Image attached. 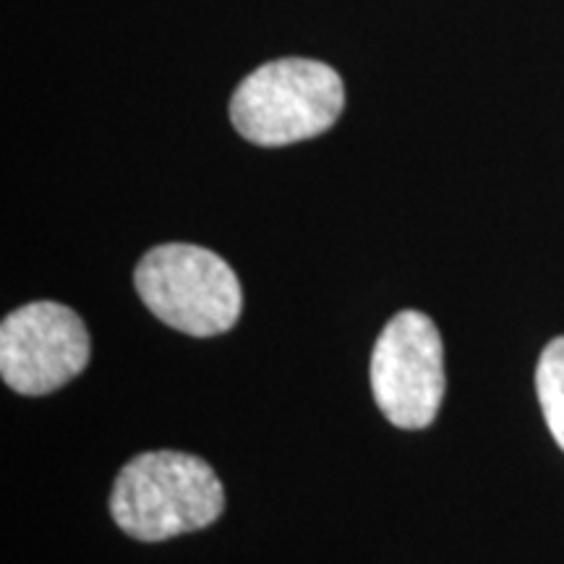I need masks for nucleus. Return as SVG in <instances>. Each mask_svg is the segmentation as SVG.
<instances>
[{"label":"nucleus","mask_w":564,"mask_h":564,"mask_svg":"<svg viewBox=\"0 0 564 564\" xmlns=\"http://www.w3.org/2000/svg\"><path fill=\"white\" fill-rule=\"evenodd\" d=\"M225 510L220 478L207 460L175 449L141 453L112 484L110 514L137 541H167L202 531Z\"/></svg>","instance_id":"nucleus-1"},{"label":"nucleus","mask_w":564,"mask_h":564,"mask_svg":"<svg viewBox=\"0 0 564 564\" xmlns=\"http://www.w3.org/2000/svg\"><path fill=\"white\" fill-rule=\"evenodd\" d=\"M345 108V84L333 66L282 58L251 70L230 97V121L246 141L288 147L333 129Z\"/></svg>","instance_id":"nucleus-2"},{"label":"nucleus","mask_w":564,"mask_h":564,"mask_svg":"<svg viewBox=\"0 0 564 564\" xmlns=\"http://www.w3.org/2000/svg\"><path fill=\"white\" fill-rule=\"evenodd\" d=\"M133 285L162 324L192 337L228 333L243 312L241 280L223 257L204 246H154L137 264Z\"/></svg>","instance_id":"nucleus-3"},{"label":"nucleus","mask_w":564,"mask_h":564,"mask_svg":"<svg viewBox=\"0 0 564 564\" xmlns=\"http://www.w3.org/2000/svg\"><path fill=\"white\" fill-rule=\"evenodd\" d=\"M447 390L436 324L421 312L394 314L371 352V392L398 429L432 426Z\"/></svg>","instance_id":"nucleus-4"},{"label":"nucleus","mask_w":564,"mask_h":564,"mask_svg":"<svg viewBox=\"0 0 564 564\" xmlns=\"http://www.w3.org/2000/svg\"><path fill=\"white\" fill-rule=\"evenodd\" d=\"M91 340L82 316L55 301H34L0 324V373L19 394H51L87 369Z\"/></svg>","instance_id":"nucleus-5"},{"label":"nucleus","mask_w":564,"mask_h":564,"mask_svg":"<svg viewBox=\"0 0 564 564\" xmlns=\"http://www.w3.org/2000/svg\"><path fill=\"white\" fill-rule=\"evenodd\" d=\"M535 392L549 432L564 449V335L546 345L535 369Z\"/></svg>","instance_id":"nucleus-6"}]
</instances>
